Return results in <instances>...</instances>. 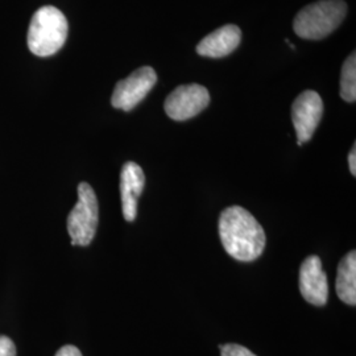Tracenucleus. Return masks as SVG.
Instances as JSON below:
<instances>
[{
  "instance_id": "nucleus-1",
  "label": "nucleus",
  "mask_w": 356,
  "mask_h": 356,
  "mask_svg": "<svg viewBox=\"0 0 356 356\" xmlns=\"http://www.w3.org/2000/svg\"><path fill=\"white\" fill-rule=\"evenodd\" d=\"M219 236L226 252L239 261L259 259L267 243L264 229L241 206L223 210L219 218Z\"/></svg>"
},
{
  "instance_id": "nucleus-2",
  "label": "nucleus",
  "mask_w": 356,
  "mask_h": 356,
  "mask_svg": "<svg viewBox=\"0 0 356 356\" xmlns=\"http://www.w3.org/2000/svg\"><path fill=\"white\" fill-rule=\"evenodd\" d=\"M67 20L58 8L45 6L33 15L28 31V48L38 57H49L64 47Z\"/></svg>"
},
{
  "instance_id": "nucleus-3",
  "label": "nucleus",
  "mask_w": 356,
  "mask_h": 356,
  "mask_svg": "<svg viewBox=\"0 0 356 356\" xmlns=\"http://www.w3.org/2000/svg\"><path fill=\"white\" fill-rule=\"evenodd\" d=\"M346 13L343 0H319L296 15L293 28L298 38L322 40L342 24Z\"/></svg>"
},
{
  "instance_id": "nucleus-4",
  "label": "nucleus",
  "mask_w": 356,
  "mask_h": 356,
  "mask_svg": "<svg viewBox=\"0 0 356 356\" xmlns=\"http://www.w3.org/2000/svg\"><path fill=\"white\" fill-rule=\"evenodd\" d=\"M99 220L95 191L86 182L78 185V202L67 216V232L73 245L86 247L92 242Z\"/></svg>"
},
{
  "instance_id": "nucleus-5",
  "label": "nucleus",
  "mask_w": 356,
  "mask_h": 356,
  "mask_svg": "<svg viewBox=\"0 0 356 356\" xmlns=\"http://www.w3.org/2000/svg\"><path fill=\"white\" fill-rule=\"evenodd\" d=\"M157 82V74L151 66H143L126 79L116 83L111 103L115 108L131 111L148 95Z\"/></svg>"
},
{
  "instance_id": "nucleus-6",
  "label": "nucleus",
  "mask_w": 356,
  "mask_h": 356,
  "mask_svg": "<svg viewBox=\"0 0 356 356\" xmlns=\"http://www.w3.org/2000/svg\"><path fill=\"white\" fill-rule=\"evenodd\" d=\"M210 103L209 90L198 85H182L175 90L165 101V113L170 119L184 122L202 113Z\"/></svg>"
},
{
  "instance_id": "nucleus-7",
  "label": "nucleus",
  "mask_w": 356,
  "mask_h": 356,
  "mask_svg": "<svg viewBox=\"0 0 356 356\" xmlns=\"http://www.w3.org/2000/svg\"><path fill=\"white\" fill-rule=\"evenodd\" d=\"M323 113V103L318 92L306 90L301 92L292 106L293 126L297 134V144L310 140L318 127Z\"/></svg>"
},
{
  "instance_id": "nucleus-8",
  "label": "nucleus",
  "mask_w": 356,
  "mask_h": 356,
  "mask_svg": "<svg viewBox=\"0 0 356 356\" xmlns=\"http://www.w3.org/2000/svg\"><path fill=\"white\" fill-rule=\"evenodd\" d=\"M300 291L312 305H326L329 298L327 276L322 269L318 256H309L300 269Z\"/></svg>"
},
{
  "instance_id": "nucleus-9",
  "label": "nucleus",
  "mask_w": 356,
  "mask_h": 356,
  "mask_svg": "<svg viewBox=\"0 0 356 356\" xmlns=\"http://www.w3.org/2000/svg\"><path fill=\"white\" fill-rule=\"evenodd\" d=\"M145 176L140 165L126 163L120 173V195L123 216L127 222H134L138 216V200L144 189Z\"/></svg>"
},
{
  "instance_id": "nucleus-10",
  "label": "nucleus",
  "mask_w": 356,
  "mask_h": 356,
  "mask_svg": "<svg viewBox=\"0 0 356 356\" xmlns=\"http://www.w3.org/2000/svg\"><path fill=\"white\" fill-rule=\"evenodd\" d=\"M241 40L242 31L239 26L234 24L220 26L200 41L197 53L204 57L220 58L235 51L239 47Z\"/></svg>"
},
{
  "instance_id": "nucleus-11",
  "label": "nucleus",
  "mask_w": 356,
  "mask_h": 356,
  "mask_svg": "<svg viewBox=\"0 0 356 356\" xmlns=\"http://www.w3.org/2000/svg\"><path fill=\"white\" fill-rule=\"evenodd\" d=\"M337 294L347 305H356V252L344 256L338 267Z\"/></svg>"
},
{
  "instance_id": "nucleus-12",
  "label": "nucleus",
  "mask_w": 356,
  "mask_h": 356,
  "mask_svg": "<svg viewBox=\"0 0 356 356\" xmlns=\"http://www.w3.org/2000/svg\"><path fill=\"white\" fill-rule=\"evenodd\" d=\"M341 97L346 102L356 101V56L353 53L343 64L341 73Z\"/></svg>"
},
{
  "instance_id": "nucleus-13",
  "label": "nucleus",
  "mask_w": 356,
  "mask_h": 356,
  "mask_svg": "<svg viewBox=\"0 0 356 356\" xmlns=\"http://www.w3.org/2000/svg\"><path fill=\"white\" fill-rule=\"evenodd\" d=\"M219 348L222 350V356H256L248 348L239 346V344L219 346Z\"/></svg>"
},
{
  "instance_id": "nucleus-14",
  "label": "nucleus",
  "mask_w": 356,
  "mask_h": 356,
  "mask_svg": "<svg viewBox=\"0 0 356 356\" xmlns=\"http://www.w3.org/2000/svg\"><path fill=\"white\" fill-rule=\"evenodd\" d=\"M0 356H16L15 343L4 335H0Z\"/></svg>"
},
{
  "instance_id": "nucleus-15",
  "label": "nucleus",
  "mask_w": 356,
  "mask_h": 356,
  "mask_svg": "<svg viewBox=\"0 0 356 356\" xmlns=\"http://www.w3.org/2000/svg\"><path fill=\"white\" fill-rule=\"evenodd\" d=\"M56 356H82V354L74 346H64L58 350Z\"/></svg>"
},
{
  "instance_id": "nucleus-16",
  "label": "nucleus",
  "mask_w": 356,
  "mask_h": 356,
  "mask_svg": "<svg viewBox=\"0 0 356 356\" xmlns=\"http://www.w3.org/2000/svg\"><path fill=\"white\" fill-rule=\"evenodd\" d=\"M348 165H350V170H351V175L356 176V147L354 145L351 152L348 154Z\"/></svg>"
}]
</instances>
